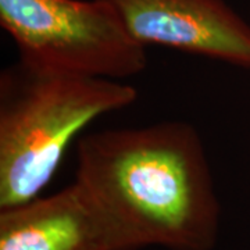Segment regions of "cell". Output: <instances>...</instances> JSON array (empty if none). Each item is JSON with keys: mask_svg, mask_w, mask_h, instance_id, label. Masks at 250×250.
Masks as SVG:
<instances>
[{"mask_svg": "<svg viewBox=\"0 0 250 250\" xmlns=\"http://www.w3.org/2000/svg\"><path fill=\"white\" fill-rule=\"evenodd\" d=\"M138 43L250 68V25L224 0H104Z\"/></svg>", "mask_w": 250, "mask_h": 250, "instance_id": "cell-4", "label": "cell"}, {"mask_svg": "<svg viewBox=\"0 0 250 250\" xmlns=\"http://www.w3.org/2000/svg\"><path fill=\"white\" fill-rule=\"evenodd\" d=\"M136 99V89L124 81L46 68L21 59L3 70L0 208L42 196L81 131Z\"/></svg>", "mask_w": 250, "mask_h": 250, "instance_id": "cell-2", "label": "cell"}, {"mask_svg": "<svg viewBox=\"0 0 250 250\" xmlns=\"http://www.w3.org/2000/svg\"><path fill=\"white\" fill-rule=\"evenodd\" d=\"M77 174L125 250H214L221 206L205 145L185 121L85 135Z\"/></svg>", "mask_w": 250, "mask_h": 250, "instance_id": "cell-1", "label": "cell"}, {"mask_svg": "<svg viewBox=\"0 0 250 250\" xmlns=\"http://www.w3.org/2000/svg\"><path fill=\"white\" fill-rule=\"evenodd\" d=\"M0 25L24 62L124 81L146 68V47L104 0H0Z\"/></svg>", "mask_w": 250, "mask_h": 250, "instance_id": "cell-3", "label": "cell"}, {"mask_svg": "<svg viewBox=\"0 0 250 250\" xmlns=\"http://www.w3.org/2000/svg\"><path fill=\"white\" fill-rule=\"evenodd\" d=\"M0 250H125L114 225L74 179L49 196L0 208Z\"/></svg>", "mask_w": 250, "mask_h": 250, "instance_id": "cell-5", "label": "cell"}]
</instances>
